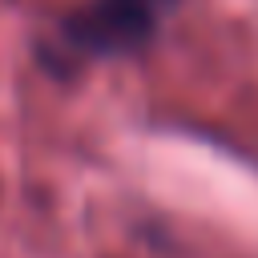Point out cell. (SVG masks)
I'll return each instance as SVG.
<instances>
[{
	"label": "cell",
	"instance_id": "cell-1",
	"mask_svg": "<svg viewBox=\"0 0 258 258\" xmlns=\"http://www.w3.org/2000/svg\"><path fill=\"white\" fill-rule=\"evenodd\" d=\"M161 28V0H89L64 16L52 56L93 64L105 56L141 52Z\"/></svg>",
	"mask_w": 258,
	"mask_h": 258
}]
</instances>
